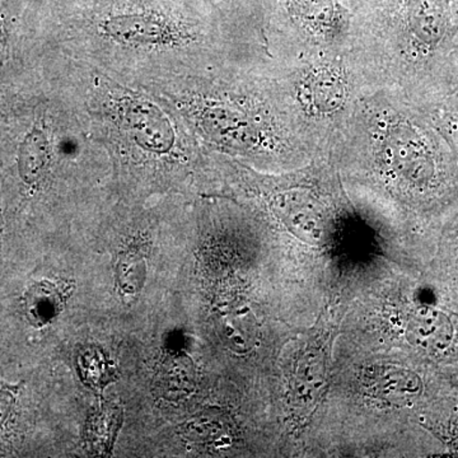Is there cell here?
<instances>
[{"instance_id": "3", "label": "cell", "mask_w": 458, "mask_h": 458, "mask_svg": "<svg viewBox=\"0 0 458 458\" xmlns=\"http://www.w3.org/2000/svg\"><path fill=\"white\" fill-rule=\"evenodd\" d=\"M195 119L210 143L276 170H300L315 162L261 65L259 74L242 86L201 96Z\"/></svg>"}, {"instance_id": "9", "label": "cell", "mask_w": 458, "mask_h": 458, "mask_svg": "<svg viewBox=\"0 0 458 458\" xmlns=\"http://www.w3.org/2000/svg\"><path fill=\"white\" fill-rule=\"evenodd\" d=\"M50 146L47 135L33 129L26 135L18 150V172L26 183H35L41 179L49 164Z\"/></svg>"}, {"instance_id": "5", "label": "cell", "mask_w": 458, "mask_h": 458, "mask_svg": "<svg viewBox=\"0 0 458 458\" xmlns=\"http://www.w3.org/2000/svg\"><path fill=\"white\" fill-rule=\"evenodd\" d=\"M456 328L447 313L419 307L411 313L406 327V339L418 351L432 357L447 354L454 346Z\"/></svg>"}, {"instance_id": "8", "label": "cell", "mask_w": 458, "mask_h": 458, "mask_svg": "<svg viewBox=\"0 0 458 458\" xmlns=\"http://www.w3.org/2000/svg\"><path fill=\"white\" fill-rule=\"evenodd\" d=\"M419 106L433 113L458 114V38L447 62Z\"/></svg>"}, {"instance_id": "13", "label": "cell", "mask_w": 458, "mask_h": 458, "mask_svg": "<svg viewBox=\"0 0 458 458\" xmlns=\"http://www.w3.org/2000/svg\"><path fill=\"white\" fill-rule=\"evenodd\" d=\"M452 216L450 221L445 225V242L451 247L452 255L454 258H458V200L452 205Z\"/></svg>"}, {"instance_id": "10", "label": "cell", "mask_w": 458, "mask_h": 458, "mask_svg": "<svg viewBox=\"0 0 458 458\" xmlns=\"http://www.w3.org/2000/svg\"><path fill=\"white\" fill-rule=\"evenodd\" d=\"M60 295L53 285L40 283L30 289L26 295V313L31 322L44 325L60 311Z\"/></svg>"}, {"instance_id": "7", "label": "cell", "mask_w": 458, "mask_h": 458, "mask_svg": "<svg viewBox=\"0 0 458 458\" xmlns=\"http://www.w3.org/2000/svg\"><path fill=\"white\" fill-rule=\"evenodd\" d=\"M366 384L377 396L394 403H408L420 396L423 385L418 375L401 367H376L367 375Z\"/></svg>"}, {"instance_id": "14", "label": "cell", "mask_w": 458, "mask_h": 458, "mask_svg": "<svg viewBox=\"0 0 458 458\" xmlns=\"http://www.w3.org/2000/svg\"><path fill=\"white\" fill-rule=\"evenodd\" d=\"M14 400H16L14 394L9 388L0 390V429L4 426L12 409H13Z\"/></svg>"}, {"instance_id": "6", "label": "cell", "mask_w": 458, "mask_h": 458, "mask_svg": "<svg viewBox=\"0 0 458 458\" xmlns=\"http://www.w3.org/2000/svg\"><path fill=\"white\" fill-rule=\"evenodd\" d=\"M104 30L114 40L132 45L165 44L181 38L176 27H172L164 18L150 14L111 17L105 22Z\"/></svg>"}, {"instance_id": "15", "label": "cell", "mask_w": 458, "mask_h": 458, "mask_svg": "<svg viewBox=\"0 0 458 458\" xmlns=\"http://www.w3.org/2000/svg\"><path fill=\"white\" fill-rule=\"evenodd\" d=\"M452 4H454V9H456L457 16H458V0H451Z\"/></svg>"}, {"instance_id": "2", "label": "cell", "mask_w": 458, "mask_h": 458, "mask_svg": "<svg viewBox=\"0 0 458 458\" xmlns=\"http://www.w3.org/2000/svg\"><path fill=\"white\" fill-rule=\"evenodd\" d=\"M262 68L315 162L330 165L360 99L381 87L354 53L271 51Z\"/></svg>"}, {"instance_id": "4", "label": "cell", "mask_w": 458, "mask_h": 458, "mask_svg": "<svg viewBox=\"0 0 458 458\" xmlns=\"http://www.w3.org/2000/svg\"><path fill=\"white\" fill-rule=\"evenodd\" d=\"M260 31L267 51L355 54L352 14L342 0H262Z\"/></svg>"}, {"instance_id": "1", "label": "cell", "mask_w": 458, "mask_h": 458, "mask_svg": "<svg viewBox=\"0 0 458 458\" xmlns=\"http://www.w3.org/2000/svg\"><path fill=\"white\" fill-rule=\"evenodd\" d=\"M331 165L370 177L419 213L458 200V157L432 114L403 93L377 87L360 99Z\"/></svg>"}, {"instance_id": "11", "label": "cell", "mask_w": 458, "mask_h": 458, "mask_svg": "<svg viewBox=\"0 0 458 458\" xmlns=\"http://www.w3.org/2000/svg\"><path fill=\"white\" fill-rule=\"evenodd\" d=\"M120 284L123 288L140 289L143 285L146 276V260L140 250H131L120 258L119 265Z\"/></svg>"}, {"instance_id": "12", "label": "cell", "mask_w": 458, "mask_h": 458, "mask_svg": "<svg viewBox=\"0 0 458 458\" xmlns=\"http://www.w3.org/2000/svg\"><path fill=\"white\" fill-rule=\"evenodd\" d=\"M429 114H432L434 123L458 157V114L433 113V111H429Z\"/></svg>"}]
</instances>
